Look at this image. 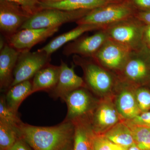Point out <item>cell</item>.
<instances>
[{
    "instance_id": "obj_31",
    "label": "cell",
    "mask_w": 150,
    "mask_h": 150,
    "mask_svg": "<svg viewBox=\"0 0 150 150\" xmlns=\"http://www.w3.org/2000/svg\"><path fill=\"white\" fill-rule=\"evenodd\" d=\"M8 150H33L22 139H19L16 143Z\"/></svg>"
},
{
    "instance_id": "obj_1",
    "label": "cell",
    "mask_w": 150,
    "mask_h": 150,
    "mask_svg": "<svg viewBox=\"0 0 150 150\" xmlns=\"http://www.w3.org/2000/svg\"><path fill=\"white\" fill-rule=\"evenodd\" d=\"M21 138L33 150H62L72 144L74 126L64 121L52 126H37L22 123L19 126Z\"/></svg>"
},
{
    "instance_id": "obj_18",
    "label": "cell",
    "mask_w": 150,
    "mask_h": 150,
    "mask_svg": "<svg viewBox=\"0 0 150 150\" xmlns=\"http://www.w3.org/2000/svg\"><path fill=\"white\" fill-rule=\"evenodd\" d=\"M72 122L74 126L73 150H93L91 118H82Z\"/></svg>"
},
{
    "instance_id": "obj_2",
    "label": "cell",
    "mask_w": 150,
    "mask_h": 150,
    "mask_svg": "<svg viewBox=\"0 0 150 150\" xmlns=\"http://www.w3.org/2000/svg\"><path fill=\"white\" fill-rule=\"evenodd\" d=\"M136 13V8L130 1L110 3L91 10L76 23L78 25H94L103 29L110 25L134 16Z\"/></svg>"
},
{
    "instance_id": "obj_34",
    "label": "cell",
    "mask_w": 150,
    "mask_h": 150,
    "mask_svg": "<svg viewBox=\"0 0 150 150\" xmlns=\"http://www.w3.org/2000/svg\"><path fill=\"white\" fill-rule=\"evenodd\" d=\"M127 150H142L140 149L138 147L136 144H134L130 146V147L127 149Z\"/></svg>"
},
{
    "instance_id": "obj_6",
    "label": "cell",
    "mask_w": 150,
    "mask_h": 150,
    "mask_svg": "<svg viewBox=\"0 0 150 150\" xmlns=\"http://www.w3.org/2000/svg\"><path fill=\"white\" fill-rule=\"evenodd\" d=\"M51 61V56L42 51L21 52L14 70L11 87L24 81L31 80L39 70L50 64Z\"/></svg>"
},
{
    "instance_id": "obj_3",
    "label": "cell",
    "mask_w": 150,
    "mask_h": 150,
    "mask_svg": "<svg viewBox=\"0 0 150 150\" xmlns=\"http://www.w3.org/2000/svg\"><path fill=\"white\" fill-rule=\"evenodd\" d=\"M146 24L135 16L118 21L105 28L108 38L136 51L145 46L143 33Z\"/></svg>"
},
{
    "instance_id": "obj_5",
    "label": "cell",
    "mask_w": 150,
    "mask_h": 150,
    "mask_svg": "<svg viewBox=\"0 0 150 150\" xmlns=\"http://www.w3.org/2000/svg\"><path fill=\"white\" fill-rule=\"evenodd\" d=\"M74 55L73 61L83 70L85 82L92 90L102 94L111 90L113 84L112 76L92 58Z\"/></svg>"
},
{
    "instance_id": "obj_35",
    "label": "cell",
    "mask_w": 150,
    "mask_h": 150,
    "mask_svg": "<svg viewBox=\"0 0 150 150\" xmlns=\"http://www.w3.org/2000/svg\"><path fill=\"white\" fill-rule=\"evenodd\" d=\"M62 150H73V146H72V144L68 145Z\"/></svg>"
},
{
    "instance_id": "obj_21",
    "label": "cell",
    "mask_w": 150,
    "mask_h": 150,
    "mask_svg": "<svg viewBox=\"0 0 150 150\" xmlns=\"http://www.w3.org/2000/svg\"><path fill=\"white\" fill-rule=\"evenodd\" d=\"M32 90L31 80L24 81L11 87L5 95L8 106L15 112H18L19 107L23 101L32 94Z\"/></svg>"
},
{
    "instance_id": "obj_19",
    "label": "cell",
    "mask_w": 150,
    "mask_h": 150,
    "mask_svg": "<svg viewBox=\"0 0 150 150\" xmlns=\"http://www.w3.org/2000/svg\"><path fill=\"white\" fill-rule=\"evenodd\" d=\"M108 4L107 0H61L56 2L41 1L40 7L66 11L92 10Z\"/></svg>"
},
{
    "instance_id": "obj_30",
    "label": "cell",
    "mask_w": 150,
    "mask_h": 150,
    "mask_svg": "<svg viewBox=\"0 0 150 150\" xmlns=\"http://www.w3.org/2000/svg\"><path fill=\"white\" fill-rule=\"evenodd\" d=\"M130 1L140 11H150V0H130Z\"/></svg>"
},
{
    "instance_id": "obj_14",
    "label": "cell",
    "mask_w": 150,
    "mask_h": 150,
    "mask_svg": "<svg viewBox=\"0 0 150 150\" xmlns=\"http://www.w3.org/2000/svg\"><path fill=\"white\" fill-rule=\"evenodd\" d=\"M60 74L55 87L49 92L54 99L64 98L71 92L77 89L84 87L86 84L82 78L78 76L74 71V65L69 67L62 60L61 61Z\"/></svg>"
},
{
    "instance_id": "obj_28",
    "label": "cell",
    "mask_w": 150,
    "mask_h": 150,
    "mask_svg": "<svg viewBox=\"0 0 150 150\" xmlns=\"http://www.w3.org/2000/svg\"><path fill=\"white\" fill-rule=\"evenodd\" d=\"M15 3L21 6L32 16L42 10L40 7V0H6Z\"/></svg>"
},
{
    "instance_id": "obj_26",
    "label": "cell",
    "mask_w": 150,
    "mask_h": 150,
    "mask_svg": "<svg viewBox=\"0 0 150 150\" xmlns=\"http://www.w3.org/2000/svg\"><path fill=\"white\" fill-rule=\"evenodd\" d=\"M92 143L93 150H127L111 142L103 134H96L94 132Z\"/></svg>"
},
{
    "instance_id": "obj_7",
    "label": "cell",
    "mask_w": 150,
    "mask_h": 150,
    "mask_svg": "<svg viewBox=\"0 0 150 150\" xmlns=\"http://www.w3.org/2000/svg\"><path fill=\"white\" fill-rule=\"evenodd\" d=\"M68 110L64 121L73 122L85 118H91L96 107L93 98L84 87L77 89L67 94L63 99Z\"/></svg>"
},
{
    "instance_id": "obj_27",
    "label": "cell",
    "mask_w": 150,
    "mask_h": 150,
    "mask_svg": "<svg viewBox=\"0 0 150 150\" xmlns=\"http://www.w3.org/2000/svg\"><path fill=\"white\" fill-rule=\"evenodd\" d=\"M138 106L141 112L150 110V91L146 89L140 88L135 93Z\"/></svg>"
},
{
    "instance_id": "obj_13",
    "label": "cell",
    "mask_w": 150,
    "mask_h": 150,
    "mask_svg": "<svg viewBox=\"0 0 150 150\" xmlns=\"http://www.w3.org/2000/svg\"><path fill=\"white\" fill-rule=\"evenodd\" d=\"M121 117L115 105L109 100L99 103L94 110L91 118L94 133L103 134L119 123Z\"/></svg>"
},
{
    "instance_id": "obj_20",
    "label": "cell",
    "mask_w": 150,
    "mask_h": 150,
    "mask_svg": "<svg viewBox=\"0 0 150 150\" xmlns=\"http://www.w3.org/2000/svg\"><path fill=\"white\" fill-rule=\"evenodd\" d=\"M115 107L121 117L127 121L132 120L141 113L135 93L124 89L117 96Z\"/></svg>"
},
{
    "instance_id": "obj_9",
    "label": "cell",
    "mask_w": 150,
    "mask_h": 150,
    "mask_svg": "<svg viewBox=\"0 0 150 150\" xmlns=\"http://www.w3.org/2000/svg\"><path fill=\"white\" fill-rule=\"evenodd\" d=\"M131 51L126 46L108 38L92 59L110 69L123 70Z\"/></svg>"
},
{
    "instance_id": "obj_33",
    "label": "cell",
    "mask_w": 150,
    "mask_h": 150,
    "mask_svg": "<svg viewBox=\"0 0 150 150\" xmlns=\"http://www.w3.org/2000/svg\"><path fill=\"white\" fill-rule=\"evenodd\" d=\"M144 44L150 49V24L145 25L143 33Z\"/></svg>"
},
{
    "instance_id": "obj_36",
    "label": "cell",
    "mask_w": 150,
    "mask_h": 150,
    "mask_svg": "<svg viewBox=\"0 0 150 150\" xmlns=\"http://www.w3.org/2000/svg\"><path fill=\"white\" fill-rule=\"evenodd\" d=\"M60 1L61 0H40L41 2H56Z\"/></svg>"
},
{
    "instance_id": "obj_32",
    "label": "cell",
    "mask_w": 150,
    "mask_h": 150,
    "mask_svg": "<svg viewBox=\"0 0 150 150\" xmlns=\"http://www.w3.org/2000/svg\"><path fill=\"white\" fill-rule=\"evenodd\" d=\"M135 17L139 20L144 24H150V11L137 12L135 15Z\"/></svg>"
},
{
    "instance_id": "obj_10",
    "label": "cell",
    "mask_w": 150,
    "mask_h": 150,
    "mask_svg": "<svg viewBox=\"0 0 150 150\" xmlns=\"http://www.w3.org/2000/svg\"><path fill=\"white\" fill-rule=\"evenodd\" d=\"M150 49L145 45L141 49L131 51L123 70L128 80L140 83L149 75Z\"/></svg>"
},
{
    "instance_id": "obj_4",
    "label": "cell",
    "mask_w": 150,
    "mask_h": 150,
    "mask_svg": "<svg viewBox=\"0 0 150 150\" xmlns=\"http://www.w3.org/2000/svg\"><path fill=\"white\" fill-rule=\"evenodd\" d=\"M91 10L66 11L58 9H43L32 16L21 29L60 27L68 23L76 22Z\"/></svg>"
},
{
    "instance_id": "obj_24",
    "label": "cell",
    "mask_w": 150,
    "mask_h": 150,
    "mask_svg": "<svg viewBox=\"0 0 150 150\" xmlns=\"http://www.w3.org/2000/svg\"><path fill=\"white\" fill-rule=\"evenodd\" d=\"M125 123L131 129L138 147L142 150H150V128Z\"/></svg>"
},
{
    "instance_id": "obj_25",
    "label": "cell",
    "mask_w": 150,
    "mask_h": 150,
    "mask_svg": "<svg viewBox=\"0 0 150 150\" xmlns=\"http://www.w3.org/2000/svg\"><path fill=\"white\" fill-rule=\"evenodd\" d=\"M0 120L19 127L23 123L19 116L18 112L11 109L6 104L5 95L0 98Z\"/></svg>"
},
{
    "instance_id": "obj_23",
    "label": "cell",
    "mask_w": 150,
    "mask_h": 150,
    "mask_svg": "<svg viewBox=\"0 0 150 150\" xmlns=\"http://www.w3.org/2000/svg\"><path fill=\"white\" fill-rule=\"evenodd\" d=\"M19 127L0 120V150H8L21 139Z\"/></svg>"
},
{
    "instance_id": "obj_8",
    "label": "cell",
    "mask_w": 150,
    "mask_h": 150,
    "mask_svg": "<svg viewBox=\"0 0 150 150\" xmlns=\"http://www.w3.org/2000/svg\"><path fill=\"white\" fill-rule=\"evenodd\" d=\"M31 16L18 5L0 0V30L6 40L20 30Z\"/></svg>"
},
{
    "instance_id": "obj_37",
    "label": "cell",
    "mask_w": 150,
    "mask_h": 150,
    "mask_svg": "<svg viewBox=\"0 0 150 150\" xmlns=\"http://www.w3.org/2000/svg\"><path fill=\"white\" fill-rule=\"evenodd\" d=\"M108 3H112V2L114 1H117V0H107Z\"/></svg>"
},
{
    "instance_id": "obj_22",
    "label": "cell",
    "mask_w": 150,
    "mask_h": 150,
    "mask_svg": "<svg viewBox=\"0 0 150 150\" xmlns=\"http://www.w3.org/2000/svg\"><path fill=\"white\" fill-rule=\"evenodd\" d=\"M103 135L107 139L125 149L135 144L131 129L126 123L119 122Z\"/></svg>"
},
{
    "instance_id": "obj_29",
    "label": "cell",
    "mask_w": 150,
    "mask_h": 150,
    "mask_svg": "<svg viewBox=\"0 0 150 150\" xmlns=\"http://www.w3.org/2000/svg\"><path fill=\"white\" fill-rule=\"evenodd\" d=\"M126 122L132 125L150 128V111L141 112L135 118Z\"/></svg>"
},
{
    "instance_id": "obj_16",
    "label": "cell",
    "mask_w": 150,
    "mask_h": 150,
    "mask_svg": "<svg viewBox=\"0 0 150 150\" xmlns=\"http://www.w3.org/2000/svg\"><path fill=\"white\" fill-rule=\"evenodd\" d=\"M102 29L101 27L96 25L91 24H83L78 25L74 29L65 33L55 37L46 46L38 49V51L45 52L51 56L54 52L64 45L72 42L80 37L85 33L96 30Z\"/></svg>"
},
{
    "instance_id": "obj_17",
    "label": "cell",
    "mask_w": 150,
    "mask_h": 150,
    "mask_svg": "<svg viewBox=\"0 0 150 150\" xmlns=\"http://www.w3.org/2000/svg\"><path fill=\"white\" fill-rule=\"evenodd\" d=\"M60 69V66L48 64L39 70L33 78L32 93L40 91H51L57 83Z\"/></svg>"
},
{
    "instance_id": "obj_15",
    "label": "cell",
    "mask_w": 150,
    "mask_h": 150,
    "mask_svg": "<svg viewBox=\"0 0 150 150\" xmlns=\"http://www.w3.org/2000/svg\"><path fill=\"white\" fill-rule=\"evenodd\" d=\"M0 50V88L3 91H7L11 85L20 52L8 43Z\"/></svg>"
},
{
    "instance_id": "obj_11",
    "label": "cell",
    "mask_w": 150,
    "mask_h": 150,
    "mask_svg": "<svg viewBox=\"0 0 150 150\" xmlns=\"http://www.w3.org/2000/svg\"><path fill=\"white\" fill-rule=\"evenodd\" d=\"M59 27L21 29L7 39L9 45L20 53L30 51L36 44L46 40L59 30Z\"/></svg>"
},
{
    "instance_id": "obj_12",
    "label": "cell",
    "mask_w": 150,
    "mask_h": 150,
    "mask_svg": "<svg viewBox=\"0 0 150 150\" xmlns=\"http://www.w3.org/2000/svg\"><path fill=\"white\" fill-rule=\"evenodd\" d=\"M104 29L90 36L78 38L67 43L64 47L63 54L65 56L74 55L92 58L108 39Z\"/></svg>"
}]
</instances>
